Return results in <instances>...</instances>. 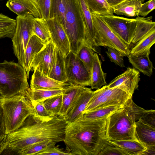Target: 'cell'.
Instances as JSON below:
<instances>
[{
  "instance_id": "6da1fadb",
  "label": "cell",
  "mask_w": 155,
  "mask_h": 155,
  "mask_svg": "<svg viewBox=\"0 0 155 155\" xmlns=\"http://www.w3.org/2000/svg\"><path fill=\"white\" fill-rule=\"evenodd\" d=\"M107 118L86 120L80 118L68 124L63 141L72 155H97L107 142Z\"/></svg>"
},
{
  "instance_id": "7a4b0ae2",
  "label": "cell",
  "mask_w": 155,
  "mask_h": 155,
  "mask_svg": "<svg viewBox=\"0 0 155 155\" xmlns=\"http://www.w3.org/2000/svg\"><path fill=\"white\" fill-rule=\"evenodd\" d=\"M68 124L65 117L59 115L47 121L31 115L20 128L7 134V143L21 150L44 141L56 143L63 141Z\"/></svg>"
},
{
  "instance_id": "3957f363",
  "label": "cell",
  "mask_w": 155,
  "mask_h": 155,
  "mask_svg": "<svg viewBox=\"0 0 155 155\" xmlns=\"http://www.w3.org/2000/svg\"><path fill=\"white\" fill-rule=\"evenodd\" d=\"M144 111V109L133 102L132 97L129 99L122 108L113 113L107 118V139L137 140L135 134V122L141 117Z\"/></svg>"
},
{
  "instance_id": "277c9868",
  "label": "cell",
  "mask_w": 155,
  "mask_h": 155,
  "mask_svg": "<svg viewBox=\"0 0 155 155\" xmlns=\"http://www.w3.org/2000/svg\"><path fill=\"white\" fill-rule=\"evenodd\" d=\"M61 0L65 8L63 26L69 39L71 51L77 55L83 46L87 45L86 28L79 1Z\"/></svg>"
},
{
  "instance_id": "5b68a950",
  "label": "cell",
  "mask_w": 155,
  "mask_h": 155,
  "mask_svg": "<svg viewBox=\"0 0 155 155\" xmlns=\"http://www.w3.org/2000/svg\"><path fill=\"white\" fill-rule=\"evenodd\" d=\"M0 104L3 110L6 134L20 128L29 116H36L28 93L2 97L0 100Z\"/></svg>"
},
{
  "instance_id": "8992f818",
  "label": "cell",
  "mask_w": 155,
  "mask_h": 155,
  "mask_svg": "<svg viewBox=\"0 0 155 155\" xmlns=\"http://www.w3.org/2000/svg\"><path fill=\"white\" fill-rule=\"evenodd\" d=\"M26 72L18 63L4 60L0 63V93L2 97L26 95L30 89Z\"/></svg>"
},
{
  "instance_id": "52a82bcc",
  "label": "cell",
  "mask_w": 155,
  "mask_h": 155,
  "mask_svg": "<svg viewBox=\"0 0 155 155\" xmlns=\"http://www.w3.org/2000/svg\"><path fill=\"white\" fill-rule=\"evenodd\" d=\"M35 17L32 15L16 18V24L14 35L11 38L14 53L18 63L24 68L25 52L31 37L34 35L33 30Z\"/></svg>"
},
{
  "instance_id": "ba28073f",
  "label": "cell",
  "mask_w": 155,
  "mask_h": 155,
  "mask_svg": "<svg viewBox=\"0 0 155 155\" xmlns=\"http://www.w3.org/2000/svg\"><path fill=\"white\" fill-rule=\"evenodd\" d=\"M132 97L118 86L108 88L104 85L94 91L83 114L105 107L123 105Z\"/></svg>"
},
{
  "instance_id": "9c48e42d",
  "label": "cell",
  "mask_w": 155,
  "mask_h": 155,
  "mask_svg": "<svg viewBox=\"0 0 155 155\" xmlns=\"http://www.w3.org/2000/svg\"><path fill=\"white\" fill-rule=\"evenodd\" d=\"M96 14L102 18L120 39L129 46L134 36L136 18H129L114 15Z\"/></svg>"
},
{
  "instance_id": "30bf717a",
  "label": "cell",
  "mask_w": 155,
  "mask_h": 155,
  "mask_svg": "<svg viewBox=\"0 0 155 155\" xmlns=\"http://www.w3.org/2000/svg\"><path fill=\"white\" fill-rule=\"evenodd\" d=\"M93 25L103 46L114 48L124 56L130 54L129 46L120 39L97 14L91 13Z\"/></svg>"
},
{
  "instance_id": "8fae6325",
  "label": "cell",
  "mask_w": 155,
  "mask_h": 155,
  "mask_svg": "<svg viewBox=\"0 0 155 155\" xmlns=\"http://www.w3.org/2000/svg\"><path fill=\"white\" fill-rule=\"evenodd\" d=\"M67 82L70 84L91 86V74L77 55L70 51L64 57Z\"/></svg>"
},
{
  "instance_id": "7c38bea8",
  "label": "cell",
  "mask_w": 155,
  "mask_h": 155,
  "mask_svg": "<svg viewBox=\"0 0 155 155\" xmlns=\"http://www.w3.org/2000/svg\"><path fill=\"white\" fill-rule=\"evenodd\" d=\"M47 22L51 40L65 57L71 50L69 39L63 25L54 18L49 19Z\"/></svg>"
},
{
  "instance_id": "4fadbf2b",
  "label": "cell",
  "mask_w": 155,
  "mask_h": 155,
  "mask_svg": "<svg viewBox=\"0 0 155 155\" xmlns=\"http://www.w3.org/2000/svg\"><path fill=\"white\" fill-rule=\"evenodd\" d=\"M138 71L134 68L128 67L123 73L116 77L105 86L111 88L116 86H122L123 90L132 96L135 90L138 87L140 80Z\"/></svg>"
},
{
  "instance_id": "5bb4252c",
  "label": "cell",
  "mask_w": 155,
  "mask_h": 155,
  "mask_svg": "<svg viewBox=\"0 0 155 155\" xmlns=\"http://www.w3.org/2000/svg\"><path fill=\"white\" fill-rule=\"evenodd\" d=\"M55 46L51 40L35 56L31 66V70L37 69L48 77L52 62Z\"/></svg>"
},
{
  "instance_id": "9a60e30c",
  "label": "cell",
  "mask_w": 155,
  "mask_h": 155,
  "mask_svg": "<svg viewBox=\"0 0 155 155\" xmlns=\"http://www.w3.org/2000/svg\"><path fill=\"white\" fill-rule=\"evenodd\" d=\"M88 88L84 86L73 84L65 88L58 115L65 117L72 108L80 96Z\"/></svg>"
},
{
  "instance_id": "2e32d148",
  "label": "cell",
  "mask_w": 155,
  "mask_h": 155,
  "mask_svg": "<svg viewBox=\"0 0 155 155\" xmlns=\"http://www.w3.org/2000/svg\"><path fill=\"white\" fill-rule=\"evenodd\" d=\"M33 71L30 81V88L31 89H64L71 84L51 78L37 69Z\"/></svg>"
},
{
  "instance_id": "e0dca14e",
  "label": "cell",
  "mask_w": 155,
  "mask_h": 155,
  "mask_svg": "<svg viewBox=\"0 0 155 155\" xmlns=\"http://www.w3.org/2000/svg\"><path fill=\"white\" fill-rule=\"evenodd\" d=\"M135 134L146 149L155 147V128L139 120L135 122Z\"/></svg>"
},
{
  "instance_id": "ac0fdd59",
  "label": "cell",
  "mask_w": 155,
  "mask_h": 155,
  "mask_svg": "<svg viewBox=\"0 0 155 155\" xmlns=\"http://www.w3.org/2000/svg\"><path fill=\"white\" fill-rule=\"evenodd\" d=\"M93 93L91 89L88 88L80 96L72 108L65 117L68 124L82 117L83 113Z\"/></svg>"
},
{
  "instance_id": "d6986e66",
  "label": "cell",
  "mask_w": 155,
  "mask_h": 155,
  "mask_svg": "<svg viewBox=\"0 0 155 155\" xmlns=\"http://www.w3.org/2000/svg\"><path fill=\"white\" fill-rule=\"evenodd\" d=\"M48 77L58 81L67 83L64 57L56 46Z\"/></svg>"
},
{
  "instance_id": "ffe728a7",
  "label": "cell",
  "mask_w": 155,
  "mask_h": 155,
  "mask_svg": "<svg viewBox=\"0 0 155 155\" xmlns=\"http://www.w3.org/2000/svg\"><path fill=\"white\" fill-rule=\"evenodd\" d=\"M46 44L35 35L30 38L27 45L25 52L24 69L29 78L31 66L35 55L44 47Z\"/></svg>"
},
{
  "instance_id": "44dd1931",
  "label": "cell",
  "mask_w": 155,
  "mask_h": 155,
  "mask_svg": "<svg viewBox=\"0 0 155 155\" xmlns=\"http://www.w3.org/2000/svg\"><path fill=\"white\" fill-rule=\"evenodd\" d=\"M150 53V50L139 54H130L127 56L129 62L136 70L148 77L152 75L153 68L149 58Z\"/></svg>"
},
{
  "instance_id": "7402d4cb",
  "label": "cell",
  "mask_w": 155,
  "mask_h": 155,
  "mask_svg": "<svg viewBox=\"0 0 155 155\" xmlns=\"http://www.w3.org/2000/svg\"><path fill=\"white\" fill-rule=\"evenodd\" d=\"M106 75L107 74L102 70L101 61L97 54L94 53L91 74V89H98L102 86L107 85L106 81Z\"/></svg>"
},
{
  "instance_id": "603a6c76",
  "label": "cell",
  "mask_w": 155,
  "mask_h": 155,
  "mask_svg": "<svg viewBox=\"0 0 155 155\" xmlns=\"http://www.w3.org/2000/svg\"><path fill=\"white\" fill-rule=\"evenodd\" d=\"M152 16L137 17L136 18V26L134 36L131 43L136 44L151 30L155 28V22Z\"/></svg>"
},
{
  "instance_id": "cb8c5ba5",
  "label": "cell",
  "mask_w": 155,
  "mask_h": 155,
  "mask_svg": "<svg viewBox=\"0 0 155 155\" xmlns=\"http://www.w3.org/2000/svg\"><path fill=\"white\" fill-rule=\"evenodd\" d=\"M142 2L140 0H128L113 8L114 13L128 17H139Z\"/></svg>"
},
{
  "instance_id": "d4e9b609",
  "label": "cell",
  "mask_w": 155,
  "mask_h": 155,
  "mask_svg": "<svg viewBox=\"0 0 155 155\" xmlns=\"http://www.w3.org/2000/svg\"><path fill=\"white\" fill-rule=\"evenodd\" d=\"M107 140L120 147L128 155H142L146 149L141 143L136 140Z\"/></svg>"
},
{
  "instance_id": "484cf974",
  "label": "cell",
  "mask_w": 155,
  "mask_h": 155,
  "mask_svg": "<svg viewBox=\"0 0 155 155\" xmlns=\"http://www.w3.org/2000/svg\"><path fill=\"white\" fill-rule=\"evenodd\" d=\"M64 89L32 90L30 88L28 94L33 104L43 101L51 97L61 94L63 93Z\"/></svg>"
},
{
  "instance_id": "4316f807",
  "label": "cell",
  "mask_w": 155,
  "mask_h": 155,
  "mask_svg": "<svg viewBox=\"0 0 155 155\" xmlns=\"http://www.w3.org/2000/svg\"><path fill=\"white\" fill-rule=\"evenodd\" d=\"M155 42V28H154L136 44L130 50V54H139L150 50Z\"/></svg>"
},
{
  "instance_id": "83f0119b",
  "label": "cell",
  "mask_w": 155,
  "mask_h": 155,
  "mask_svg": "<svg viewBox=\"0 0 155 155\" xmlns=\"http://www.w3.org/2000/svg\"><path fill=\"white\" fill-rule=\"evenodd\" d=\"M124 105L105 107L84 113L82 118L86 120H96L107 118L116 111L122 108Z\"/></svg>"
},
{
  "instance_id": "f1b7e54d",
  "label": "cell",
  "mask_w": 155,
  "mask_h": 155,
  "mask_svg": "<svg viewBox=\"0 0 155 155\" xmlns=\"http://www.w3.org/2000/svg\"><path fill=\"white\" fill-rule=\"evenodd\" d=\"M33 32L45 44L51 40L47 20L43 18H35Z\"/></svg>"
},
{
  "instance_id": "f546056e",
  "label": "cell",
  "mask_w": 155,
  "mask_h": 155,
  "mask_svg": "<svg viewBox=\"0 0 155 155\" xmlns=\"http://www.w3.org/2000/svg\"><path fill=\"white\" fill-rule=\"evenodd\" d=\"M16 20L2 13L0 14V38H12L15 30Z\"/></svg>"
},
{
  "instance_id": "4dcf8cb0",
  "label": "cell",
  "mask_w": 155,
  "mask_h": 155,
  "mask_svg": "<svg viewBox=\"0 0 155 155\" xmlns=\"http://www.w3.org/2000/svg\"><path fill=\"white\" fill-rule=\"evenodd\" d=\"M91 13L114 15L113 8L106 0H86Z\"/></svg>"
},
{
  "instance_id": "1f68e13d",
  "label": "cell",
  "mask_w": 155,
  "mask_h": 155,
  "mask_svg": "<svg viewBox=\"0 0 155 155\" xmlns=\"http://www.w3.org/2000/svg\"><path fill=\"white\" fill-rule=\"evenodd\" d=\"M56 19L63 26L64 23L65 8L61 0H51L49 19Z\"/></svg>"
},
{
  "instance_id": "d6a6232c",
  "label": "cell",
  "mask_w": 155,
  "mask_h": 155,
  "mask_svg": "<svg viewBox=\"0 0 155 155\" xmlns=\"http://www.w3.org/2000/svg\"><path fill=\"white\" fill-rule=\"evenodd\" d=\"M94 53L91 48L86 45H84L80 49L76 55L84 63L90 74Z\"/></svg>"
},
{
  "instance_id": "836d02e7",
  "label": "cell",
  "mask_w": 155,
  "mask_h": 155,
  "mask_svg": "<svg viewBox=\"0 0 155 155\" xmlns=\"http://www.w3.org/2000/svg\"><path fill=\"white\" fill-rule=\"evenodd\" d=\"M62 101V94L51 97L43 101L45 107L55 115H58Z\"/></svg>"
},
{
  "instance_id": "e575fe53",
  "label": "cell",
  "mask_w": 155,
  "mask_h": 155,
  "mask_svg": "<svg viewBox=\"0 0 155 155\" xmlns=\"http://www.w3.org/2000/svg\"><path fill=\"white\" fill-rule=\"evenodd\" d=\"M56 143L55 142L50 143L36 155H72L66 149L61 148L58 145L56 146Z\"/></svg>"
},
{
  "instance_id": "d590c367",
  "label": "cell",
  "mask_w": 155,
  "mask_h": 155,
  "mask_svg": "<svg viewBox=\"0 0 155 155\" xmlns=\"http://www.w3.org/2000/svg\"><path fill=\"white\" fill-rule=\"evenodd\" d=\"M32 105L35 112L36 116L42 121L48 120L55 115L45 107L43 101Z\"/></svg>"
},
{
  "instance_id": "8d00e7d4",
  "label": "cell",
  "mask_w": 155,
  "mask_h": 155,
  "mask_svg": "<svg viewBox=\"0 0 155 155\" xmlns=\"http://www.w3.org/2000/svg\"><path fill=\"white\" fill-rule=\"evenodd\" d=\"M6 6L10 10L17 14L18 16H22L30 14V11L20 3L13 0H8Z\"/></svg>"
},
{
  "instance_id": "74e56055",
  "label": "cell",
  "mask_w": 155,
  "mask_h": 155,
  "mask_svg": "<svg viewBox=\"0 0 155 155\" xmlns=\"http://www.w3.org/2000/svg\"><path fill=\"white\" fill-rule=\"evenodd\" d=\"M53 142H54L50 140H46L34 144L21 150L22 154L36 155L37 153L43 150L48 145Z\"/></svg>"
},
{
  "instance_id": "f35d334b",
  "label": "cell",
  "mask_w": 155,
  "mask_h": 155,
  "mask_svg": "<svg viewBox=\"0 0 155 155\" xmlns=\"http://www.w3.org/2000/svg\"><path fill=\"white\" fill-rule=\"evenodd\" d=\"M107 51L106 52L110 60L121 68L125 67L123 59L124 56L115 49L107 47Z\"/></svg>"
},
{
  "instance_id": "ab89813d",
  "label": "cell",
  "mask_w": 155,
  "mask_h": 155,
  "mask_svg": "<svg viewBox=\"0 0 155 155\" xmlns=\"http://www.w3.org/2000/svg\"><path fill=\"white\" fill-rule=\"evenodd\" d=\"M107 141V143L98 155H128L127 153L118 146Z\"/></svg>"
},
{
  "instance_id": "60d3db41",
  "label": "cell",
  "mask_w": 155,
  "mask_h": 155,
  "mask_svg": "<svg viewBox=\"0 0 155 155\" xmlns=\"http://www.w3.org/2000/svg\"><path fill=\"white\" fill-rule=\"evenodd\" d=\"M22 4L36 18H42L37 0H13Z\"/></svg>"
},
{
  "instance_id": "b9f144b4",
  "label": "cell",
  "mask_w": 155,
  "mask_h": 155,
  "mask_svg": "<svg viewBox=\"0 0 155 155\" xmlns=\"http://www.w3.org/2000/svg\"><path fill=\"white\" fill-rule=\"evenodd\" d=\"M42 18L46 20L49 19L51 0H37Z\"/></svg>"
},
{
  "instance_id": "7bdbcfd3",
  "label": "cell",
  "mask_w": 155,
  "mask_h": 155,
  "mask_svg": "<svg viewBox=\"0 0 155 155\" xmlns=\"http://www.w3.org/2000/svg\"><path fill=\"white\" fill-rule=\"evenodd\" d=\"M155 8V0H149L142 3L140 10L139 16L146 17Z\"/></svg>"
},
{
  "instance_id": "ee69618b",
  "label": "cell",
  "mask_w": 155,
  "mask_h": 155,
  "mask_svg": "<svg viewBox=\"0 0 155 155\" xmlns=\"http://www.w3.org/2000/svg\"><path fill=\"white\" fill-rule=\"evenodd\" d=\"M139 120L155 128V110H146L143 116Z\"/></svg>"
},
{
  "instance_id": "f6af8a7d",
  "label": "cell",
  "mask_w": 155,
  "mask_h": 155,
  "mask_svg": "<svg viewBox=\"0 0 155 155\" xmlns=\"http://www.w3.org/2000/svg\"><path fill=\"white\" fill-rule=\"evenodd\" d=\"M3 155H22L21 150L15 147L9 146L8 143L1 153Z\"/></svg>"
},
{
  "instance_id": "bcb514c9",
  "label": "cell",
  "mask_w": 155,
  "mask_h": 155,
  "mask_svg": "<svg viewBox=\"0 0 155 155\" xmlns=\"http://www.w3.org/2000/svg\"><path fill=\"white\" fill-rule=\"evenodd\" d=\"M5 134H6L3 111L0 104V138Z\"/></svg>"
},
{
  "instance_id": "7dc6e473",
  "label": "cell",
  "mask_w": 155,
  "mask_h": 155,
  "mask_svg": "<svg viewBox=\"0 0 155 155\" xmlns=\"http://www.w3.org/2000/svg\"><path fill=\"white\" fill-rule=\"evenodd\" d=\"M7 144V134H5L0 138V154Z\"/></svg>"
},
{
  "instance_id": "c3c4849f",
  "label": "cell",
  "mask_w": 155,
  "mask_h": 155,
  "mask_svg": "<svg viewBox=\"0 0 155 155\" xmlns=\"http://www.w3.org/2000/svg\"><path fill=\"white\" fill-rule=\"evenodd\" d=\"M128 0H106L109 5L112 8Z\"/></svg>"
},
{
  "instance_id": "681fc988",
  "label": "cell",
  "mask_w": 155,
  "mask_h": 155,
  "mask_svg": "<svg viewBox=\"0 0 155 155\" xmlns=\"http://www.w3.org/2000/svg\"><path fill=\"white\" fill-rule=\"evenodd\" d=\"M2 98V96H1V94H0V100Z\"/></svg>"
},
{
  "instance_id": "f907efd6",
  "label": "cell",
  "mask_w": 155,
  "mask_h": 155,
  "mask_svg": "<svg viewBox=\"0 0 155 155\" xmlns=\"http://www.w3.org/2000/svg\"><path fill=\"white\" fill-rule=\"evenodd\" d=\"M140 0L142 2H144V1L145 0Z\"/></svg>"
},
{
  "instance_id": "816d5d0a",
  "label": "cell",
  "mask_w": 155,
  "mask_h": 155,
  "mask_svg": "<svg viewBox=\"0 0 155 155\" xmlns=\"http://www.w3.org/2000/svg\"><path fill=\"white\" fill-rule=\"evenodd\" d=\"M0 0L1 1V0Z\"/></svg>"
}]
</instances>
